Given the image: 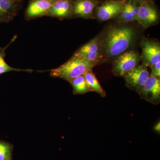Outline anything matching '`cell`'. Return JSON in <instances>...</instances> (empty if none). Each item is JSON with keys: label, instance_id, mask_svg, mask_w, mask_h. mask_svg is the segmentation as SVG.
Listing matches in <instances>:
<instances>
[{"label": "cell", "instance_id": "6da1fadb", "mask_svg": "<svg viewBox=\"0 0 160 160\" xmlns=\"http://www.w3.org/2000/svg\"><path fill=\"white\" fill-rule=\"evenodd\" d=\"M134 32L130 27H114L109 29L105 41V51L109 57L122 54L130 47L134 39Z\"/></svg>", "mask_w": 160, "mask_h": 160}, {"label": "cell", "instance_id": "7a4b0ae2", "mask_svg": "<svg viewBox=\"0 0 160 160\" xmlns=\"http://www.w3.org/2000/svg\"><path fill=\"white\" fill-rule=\"evenodd\" d=\"M96 65L95 63L73 55L66 63L52 69L50 75L52 77L63 79L69 82L71 80L85 74L89 70H92Z\"/></svg>", "mask_w": 160, "mask_h": 160}, {"label": "cell", "instance_id": "3957f363", "mask_svg": "<svg viewBox=\"0 0 160 160\" xmlns=\"http://www.w3.org/2000/svg\"><path fill=\"white\" fill-rule=\"evenodd\" d=\"M139 60V56L136 52L129 51L122 53L114 62L112 72L117 76H124L138 66Z\"/></svg>", "mask_w": 160, "mask_h": 160}, {"label": "cell", "instance_id": "277c9868", "mask_svg": "<svg viewBox=\"0 0 160 160\" xmlns=\"http://www.w3.org/2000/svg\"><path fill=\"white\" fill-rule=\"evenodd\" d=\"M126 86L139 93L149 77L147 66H137L124 75Z\"/></svg>", "mask_w": 160, "mask_h": 160}, {"label": "cell", "instance_id": "5b68a950", "mask_svg": "<svg viewBox=\"0 0 160 160\" xmlns=\"http://www.w3.org/2000/svg\"><path fill=\"white\" fill-rule=\"evenodd\" d=\"M140 98L156 105L160 102V80L149 76L139 93Z\"/></svg>", "mask_w": 160, "mask_h": 160}, {"label": "cell", "instance_id": "8992f818", "mask_svg": "<svg viewBox=\"0 0 160 160\" xmlns=\"http://www.w3.org/2000/svg\"><path fill=\"white\" fill-rule=\"evenodd\" d=\"M53 0H30L25 11V18L30 20L48 16Z\"/></svg>", "mask_w": 160, "mask_h": 160}, {"label": "cell", "instance_id": "52a82bcc", "mask_svg": "<svg viewBox=\"0 0 160 160\" xmlns=\"http://www.w3.org/2000/svg\"><path fill=\"white\" fill-rule=\"evenodd\" d=\"M126 3V0L106 2L98 8V18L101 21H106L116 17L120 14Z\"/></svg>", "mask_w": 160, "mask_h": 160}, {"label": "cell", "instance_id": "ba28073f", "mask_svg": "<svg viewBox=\"0 0 160 160\" xmlns=\"http://www.w3.org/2000/svg\"><path fill=\"white\" fill-rule=\"evenodd\" d=\"M22 0H0V23L8 22L17 15Z\"/></svg>", "mask_w": 160, "mask_h": 160}, {"label": "cell", "instance_id": "9c48e42d", "mask_svg": "<svg viewBox=\"0 0 160 160\" xmlns=\"http://www.w3.org/2000/svg\"><path fill=\"white\" fill-rule=\"evenodd\" d=\"M74 55L97 64L102 57L97 39L91 40L81 47Z\"/></svg>", "mask_w": 160, "mask_h": 160}, {"label": "cell", "instance_id": "30bf717a", "mask_svg": "<svg viewBox=\"0 0 160 160\" xmlns=\"http://www.w3.org/2000/svg\"><path fill=\"white\" fill-rule=\"evenodd\" d=\"M144 65L151 66L160 62L159 44L152 41H144L141 45Z\"/></svg>", "mask_w": 160, "mask_h": 160}, {"label": "cell", "instance_id": "8fae6325", "mask_svg": "<svg viewBox=\"0 0 160 160\" xmlns=\"http://www.w3.org/2000/svg\"><path fill=\"white\" fill-rule=\"evenodd\" d=\"M157 11L153 6L144 2L138 7L136 21L144 28H147L157 22Z\"/></svg>", "mask_w": 160, "mask_h": 160}, {"label": "cell", "instance_id": "7c38bea8", "mask_svg": "<svg viewBox=\"0 0 160 160\" xmlns=\"http://www.w3.org/2000/svg\"><path fill=\"white\" fill-rule=\"evenodd\" d=\"M72 12V2L71 0H57L52 3L48 16L65 18L69 17Z\"/></svg>", "mask_w": 160, "mask_h": 160}, {"label": "cell", "instance_id": "4fadbf2b", "mask_svg": "<svg viewBox=\"0 0 160 160\" xmlns=\"http://www.w3.org/2000/svg\"><path fill=\"white\" fill-rule=\"evenodd\" d=\"M95 4L91 0H76L72 3V14L82 18H88L92 14Z\"/></svg>", "mask_w": 160, "mask_h": 160}, {"label": "cell", "instance_id": "5bb4252c", "mask_svg": "<svg viewBox=\"0 0 160 160\" xmlns=\"http://www.w3.org/2000/svg\"><path fill=\"white\" fill-rule=\"evenodd\" d=\"M84 76L87 85L92 91L97 92L102 97L104 98L106 96V91L99 82L97 78L92 70L87 72Z\"/></svg>", "mask_w": 160, "mask_h": 160}, {"label": "cell", "instance_id": "9a60e30c", "mask_svg": "<svg viewBox=\"0 0 160 160\" xmlns=\"http://www.w3.org/2000/svg\"><path fill=\"white\" fill-rule=\"evenodd\" d=\"M69 82L73 88L74 94H84L89 92H92L87 85L84 75L71 80Z\"/></svg>", "mask_w": 160, "mask_h": 160}, {"label": "cell", "instance_id": "2e32d148", "mask_svg": "<svg viewBox=\"0 0 160 160\" xmlns=\"http://www.w3.org/2000/svg\"><path fill=\"white\" fill-rule=\"evenodd\" d=\"M12 149L10 143L0 141V160H12Z\"/></svg>", "mask_w": 160, "mask_h": 160}, {"label": "cell", "instance_id": "e0dca14e", "mask_svg": "<svg viewBox=\"0 0 160 160\" xmlns=\"http://www.w3.org/2000/svg\"><path fill=\"white\" fill-rule=\"evenodd\" d=\"M4 50H2L0 52V75L12 71H26L28 72L32 71V70L30 69H15L9 66L4 59Z\"/></svg>", "mask_w": 160, "mask_h": 160}, {"label": "cell", "instance_id": "ac0fdd59", "mask_svg": "<svg viewBox=\"0 0 160 160\" xmlns=\"http://www.w3.org/2000/svg\"><path fill=\"white\" fill-rule=\"evenodd\" d=\"M120 19L123 22H131L132 21H136L133 15L132 14L131 11L129 10V6L127 3L125 4L124 8L120 13Z\"/></svg>", "mask_w": 160, "mask_h": 160}, {"label": "cell", "instance_id": "d6986e66", "mask_svg": "<svg viewBox=\"0 0 160 160\" xmlns=\"http://www.w3.org/2000/svg\"><path fill=\"white\" fill-rule=\"evenodd\" d=\"M151 69L150 76L160 78V62L156 63L154 65L150 66Z\"/></svg>", "mask_w": 160, "mask_h": 160}, {"label": "cell", "instance_id": "ffe728a7", "mask_svg": "<svg viewBox=\"0 0 160 160\" xmlns=\"http://www.w3.org/2000/svg\"><path fill=\"white\" fill-rule=\"evenodd\" d=\"M133 2L135 3H139V4H142V3L145 2V0H132Z\"/></svg>", "mask_w": 160, "mask_h": 160}, {"label": "cell", "instance_id": "44dd1931", "mask_svg": "<svg viewBox=\"0 0 160 160\" xmlns=\"http://www.w3.org/2000/svg\"><path fill=\"white\" fill-rule=\"evenodd\" d=\"M154 128L156 130H157V131H158V129H160V123H159V124H157V125L156 126H155Z\"/></svg>", "mask_w": 160, "mask_h": 160}, {"label": "cell", "instance_id": "7402d4cb", "mask_svg": "<svg viewBox=\"0 0 160 160\" xmlns=\"http://www.w3.org/2000/svg\"><path fill=\"white\" fill-rule=\"evenodd\" d=\"M53 1H57V0H53Z\"/></svg>", "mask_w": 160, "mask_h": 160}]
</instances>
